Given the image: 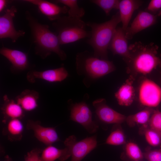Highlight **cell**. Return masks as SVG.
<instances>
[{"label":"cell","instance_id":"9a60e30c","mask_svg":"<svg viewBox=\"0 0 161 161\" xmlns=\"http://www.w3.org/2000/svg\"><path fill=\"white\" fill-rule=\"evenodd\" d=\"M23 1L36 6L40 11L50 21H56L66 13L68 9L66 6H60L56 3L44 0H24Z\"/></svg>","mask_w":161,"mask_h":161},{"label":"cell","instance_id":"cb8c5ba5","mask_svg":"<svg viewBox=\"0 0 161 161\" xmlns=\"http://www.w3.org/2000/svg\"><path fill=\"white\" fill-rule=\"evenodd\" d=\"M125 151L127 156L133 161H141L144 157L140 147L134 142H130L126 144Z\"/></svg>","mask_w":161,"mask_h":161},{"label":"cell","instance_id":"7402d4cb","mask_svg":"<svg viewBox=\"0 0 161 161\" xmlns=\"http://www.w3.org/2000/svg\"><path fill=\"white\" fill-rule=\"evenodd\" d=\"M24 130L23 124L20 119L9 120L6 127V134L10 141L20 140Z\"/></svg>","mask_w":161,"mask_h":161},{"label":"cell","instance_id":"7a4b0ae2","mask_svg":"<svg viewBox=\"0 0 161 161\" xmlns=\"http://www.w3.org/2000/svg\"><path fill=\"white\" fill-rule=\"evenodd\" d=\"M121 22L118 12L110 20L104 22L86 23L91 30V36L87 42L93 48L95 57L104 60L107 58L110 44L117 25Z\"/></svg>","mask_w":161,"mask_h":161},{"label":"cell","instance_id":"836d02e7","mask_svg":"<svg viewBox=\"0 0 161 161\" xmlns=\"http://www.w3.org/2000/svg\"><path fill=\"white\" fill-rule=\"evenodd\" d=\"M3 161H13V160L10 157L7 155L5 157Z\"/></svg>","mask_w":161,"mask_h":161},{"label":"cell","instance_id":"f546056e","mask_svg":"<svg viewBox=\"0 0 161 161\" xmlns=\"http://www.w3.org/2000/svg\"><path fill=\"white\" fill-rule=\"evenodd\" d=\"M42 150L36 148L28 152L25 155V161H42L41 154Z\"/></svg>","mask_w":161,"mask_h":161},{"label":"cell","instance_id":"4dcf8cb0","mask_svg":"<svg viewBox=\"0 0 161 161\" xmlns=\"http://www.w3.org/2000/svg\"><path fill=\"white\" fill-rule=\"evenodd\" d=\"M148 161H161V150L148 151L144 154Z\"/></svg>","mask_w":161,"mask_h":161},{"label":"cell","instance_id":"5bb4252c","mask_svg":"<svg viewBox=\"0 0 161 161\" xmlns=\"http://www.w3.org/2000/svg\"><path fill=\"white\" fill-rule=\"evenodd\" d=\"M68 76V73L64 67L43 71L32 70L27 74V78L30 83H35L36 79H41L49 82H61Z\"/></svg>","mask_w":161,"mask_h":161},{"label":"cell","instance_id":"d590c367","mask_svg":"<svg viewBox=\"0 0 161 161\" xmlns=\"http://www.w3.org/2000/svg\"><path fill=\"white\" fill-rule=\"evenodd\" d=\"M160 66V67L161 68V63H160V66Z\"/></svg>","mask_w":161,"mask_h":161},{"label":"cell","instance_id":"6da1fadb","mask_svg":"<svg viewBox=\"0 0 161 161\" xmlns=\"http://www.w3.org/2000/svg\"><path fill=\"white\" fill-rule=\"evenodd\" d=\"M25 14L30 29V39L34 45L35 54L45 59L53 52L61 60H65L67 56L60 48L56 34L49 30L48 25L39 22L28 11H26Z\"/></svg>","mask_w":161,"mask_h":161},{"label":"cell","instance_id":"4fadbf2b","mask_svg":"<svg viewBox=\"0 0 161 161\" xmlns=\"http://www.w3.org/2000/svg\"><path fill=\"white\" fill-rule=\"evenodd\" d=\"M157 16L147 11H140L130 27L125 32L127 39H131L138 32L154 24L157 21Z\"/></svg>","mask_w":161,"mask_h":161},{"label":"cell","instance_id":"4316f807","mask_svg":"<svg viewBox=\"0 0 161 161\" xmlns=\"http://www.w3.org/2000/svg\"><path fill=\"white\" fill-rule=\"evenodd\" d=\"M125 143L124 134L119 128L113 130L107 138L105 142L106 144L113 145H119Z\"/></svg>","mask_w":161,"mask_h":161},{"label":"cell","instance_id":"277c9868","mask_svg":"<svg viewBox=\"0 0 161 161\" xmlns=\"http://www.w3.org/2000/svg\"><path fill=\"white\" fill-rule=\"evenodd\" d=\"M61 45L75 42L86 38H89L91 31L86 29V23L81 18L69 16H61L52 24Z\"/></svg>","mask_w":161,"mask_h":161},{"label":"cell","instance_id":"7c38bea8","mask_svg":"<svg viewBox=\"0 0 161 161\" xmlns=\"http://www.w3.org/2000/svg\"><path fill=\"white\" fill-rule=\"evenodd\" d=\"M26 127L28 129L32 130L36 139L47 146L52 145L59 140L54 128L43 126L39 121L29 120L27 122Z\"/></svg>","mask_w":161,"mask_h":161},{"label":"cell","instance_id":"e0dca14e","mask_svg":"<svg viewBox=\"0 0 161 161\" xmlns=\"http://www.w3.org/2000/svg\"><path fill=\"white\" fill-rule=\"evenodd\" d=\"M97 145L96 136L87 137L78 142L76 141L72 148L71 161H81Z\"/></svg>","mask_w":161,"mask_h":161},{"label":"cell","instance_id":"8fae6325","mask_svg":"<svg viewBox=\"0 0 161 161\" xmlns=\"http://www.w3.org/2000/svg\"><path fill=\"white\" fill-rule=\"evenodd\" d=\"M104 99L96 100L92 103L95 113L102 121L108 124H119L126 119V117L108 106Z\"/></svg>","mask_w":161,"mask_h":161},{"label":"cell","instance_id":"2e32d148","mask_svg":"<svg viewBox=\"0 0 161 161\" xmlns=\"http://www.w3.org/2000/svg\"><path fill=\"white\" fill-rule=\"evenodd\" d=\"M109 49L114 55H121L126 59L130 57L127 39L123 28L117 27L110 44Z\"/></svg>","mask_w":161,"mask_h":161},{"label":"cell","instance_id":"ba28073f","mask_svg":"<svg viewBox=\"0 0 161 161\" xmlns=\"http://www.w3.org/2000/svg\"><path fill=\"white\" fill-rule=\"evenodd\" d=\"M83 65L88 74L92 78L100 77L114 71L115 66L113 63L94 56L85 58Z\"/></svg>","mask_w":161,"mask_h":161},{"label":"cell","instance_id":"8992f818","mask_svg":"<svg viewBox=\"0 0 161 161\" xmlns=\"http://www.w3.org/2000/svg\"><path fill=\"white\" fill-rule=\"evenodd\" d=\"M17 10L15 6L4 11L0 17V38H9L15 42L20 37L24 36L25 32L23 30H17L14 27L13 19Z\"/></svg>","mask_w":161,"mask_h":161},{"label":"cell","instance_id":"1f68e13d","mask_svg":"<svg viewBox=\"0 0 161 161\" xmlns=\"http://www.w3.org/2000/svg\"><path fill=\"white\" fill-rule=\"evenodd\" d=\"M161 9V0H152L145 9V11L154 15Z\"/></svg>","mask_w":161,"mask_h":161},{"label":"cell","instance_id":"ac0fdd59","mask_svg":"<svg viewBox=\"0 0 161 161\" xmlns=\"http://www.w3.org/2000/svg\"><path fill=\"white\" fill-rule=\"evenodd\" d=\"M143 3V1L141 0H120L119 6V13L122 23V28L125 31L128 27L134 12L138 9Z\"/></svg>","mask_w":161,"mask_h":161},{"label":"cell","instance_id":"44dd1931","mask_svg":"<svg viewBox=\"0 0 161 161\" xmlns=\"http://www.w3.org/2000/svg\"><path fill=\"white\" fill-rule=\"evenodd\" d=\"M4 104L1 108L4 120L20 119L24 116V110L15 101L10 99L6 95L3 97Z\"/></svg>","mask_w":161,"mask_h":161},{"label":"cell","instance_id":"d6986e66","mask_svg":"<svg viewBox=\"0 0 161 161\" xmlns=\"http://www.w3.org/2000/svg\"><path fill=\"white\" fill-rule=\"evenodd\" d=\"M39 93L33 90L28 89L23 90L16 98V101L24 111L30 112L38 107Z\"/></svg>","mask_w":161,"mask_h":161},{"label":"cell","instance_id":"603a6c76","mask_svg":"<svg viewBox=\"0 0 161 161\" xmlns=\"http://www.w3.org/2000/svg\"><path fill=\"white\" fill-rule=\"evenodd\" d=\"M55 3L63 4L68 7V16L78 18H81L84 15V9L79 7L76 0H57L54 1Z\"/></svg>","mask_w":161,"mask_h":161},{"label":"cell","instance_id":"f1b7e54d","mask_svg":"<svg viewBox=\"0 0 161 161\" xmlns=\"http://www.w3.org/2000/svg\"><path fill=\"white\" fill-rule=\"evenodd\" d=\"M149 128L161 135V112L154 111L151 116L148 122Z\"/></svg>","mask_w":161,"mask_h":161},{"label":"cell","instance_id":"3957f363","mask_svg":"<svg viewBox=\"0 0 161 161\" xmlns=\"http://www.w3.org/2000/svg\"><path fill=\"white\" fill-rule=\"evenodd\" d=\"M158 47L153 43L148 45L136 42L129 46L130 54L127 59L130 66L135 71L143 75L151 72L161 63L157 56Z\"/></svg>","mask_w":161,"mask_h":161},{"label":"cell","instance_id":"9c48e42d","mask_svg":"<svg viewBox=\"0 0 161 161\" xmlns=\"http://www.w3.org/2000/svg\"><path fill=\"white\" fill-rule=\"evenodd\" d=\"M76 141V137L73 135L66 139L64 142L65 147L64 149H60L52 145L47 146L42 151L41 154L42 161L66 160L71 156L72 147Z\"/></svg>","mask_w":161,"mask_h":161},{"label":"cell","instance_id":"484cf974","mask_svg":"<svg viewBox=\"0 0 161 161\" xmlns=\"http://www.w3.org/2000/svg\"><path fill=\"white\" fill-rule=\"evenodd\" d=\"M90 1L101 8L108 16L109 15L112 9H119L120 0H92Z\"/></svg>","mask_w":161,"mask_h":161},{"label":"cell","instance_id":"ffe728a7","mask_svg":"<svg viewBox=\"0 0 161 161\" xmlns=\"http://www.w3.org/2000/svg\"><path fill=\"white\" fill-rule=\"evenodd\" d=\"M133 83L131 78L128 79L115 93V96L120 105L128 106L133 103L135 96Z\"/></svg>","mask_w":161,"mask_h":161},{"label":"cell","instance_id":"e575fe53","mask_svg":"<svg viewBox=\"0 0 161 161\" xmlns=\"http://www.w3.org/2000/svg\"><path fill=\"white\" fill-rule=\"evenodd\" d=\"M157 16H161V9L159 11Z\"/></svg>","mask_w":161,"mask_h":161},{"label":"cell","instance_id":"83f0119b","mask_svg":"<svg viewBox=\"0 0 161 161\" xmlns=\"http://www.w3.org/2000/svg\"><path fill=\"white\" fill-rule=\"evenodd\" d=\"M144 136L147 142L152 146H157L161 142V135L150 128L145 131Z\"/></svg>","mask_w":161,"mask_h":161},{"label":"cell","instance_id":"30bf717a","mask_svg":"<svg viewBox=\"0 0 161 161\" xmlns=\"http://www.w3.org/2000/svg\"><path fill=\"white\" fill-rule=\"evenodd\" d=\"M0 54L11 63L10 71L17 73L27 69L30 67L27 53L22 51L2 47Z\"/></svg>","mask_w":161,"mask_h":161},{"label":"cell","instance_id":"5b68a950","mask_svg":"<svg viewBox=\"0 0 161 161\" xmlns=\"http://www.w3.org/2000/svg\"><path fill=\"white\" fill-rule=\"evenodd\" d=\"M138 96L142 105L150 108L157 107L161 102V88L151 80L145 79L140 83Z\"/></svg>","mask_w":161,"mask_h":161},{"label":"cell","instance_id":"d6a6232c","mask_svg":"<svg viewBox=\"0 0 161 161\" xmlns=\"http://www.w3.org/2000/svg\"><path fill=\"white\" fill-rule=\"evenodd\" d=\"M7 1L5 0H0V12H1L6 7Z\"/></svg>","mask_w":161,"mask_h":161},{"label":"cell","instance_id":"52a82bcc","mask_svg":"<svg viewBox=\"0 0 161 161\" xmlns=\"http://www.w3.org/2000/svg\"><path fill=\"white\" fill-rule=\"evenodd\" d=\"M70 119L81 125L90 133H95L98 126L92 120V112L84 102L76 103L71 107Z\"/></svg>","mask_w":161,"mask_h":161},{"label":"cell","instance_id":"d4e9b609","mask_svg":"<svg viewBox=\"0 0 161 161\" xmlns=\"http://www.w3.org/2000/svg\"><path fill=\"white\" fill-rule=\"evenodd\" d=\"M151 112L150 109H145L129 116L127 119L128 121L130 123L145 125L148 123L151 117Z\"/></svg>","mask_w":161,"mask_h":161}]
</instances>
